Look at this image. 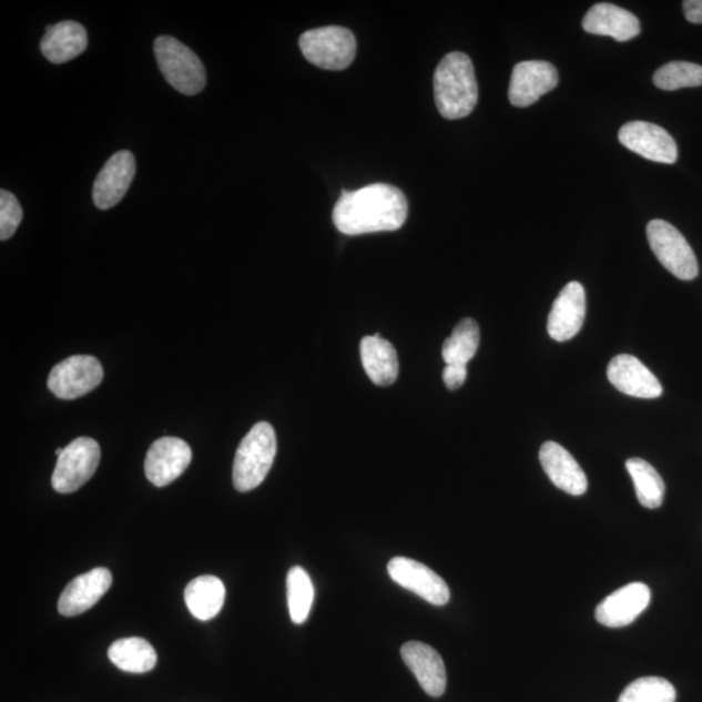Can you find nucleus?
Masks as SVG:
<instances>
[{
	"label": "nucleus",
	"mask_w": 702,
	"mask_h": 702,
	"mask_svg": "<svg viewBox=\"0 0 702 702\" xmlns=\"http://www.w3.org/2000/svg\"><path fill=\"white\" fill-rule=\"evenodd\" d=\"M360 357L369 379L379 387H388L397 380L399 373L397 352L395 346L379 334L362 339Z\"/></svg>",
	"instance_id": "obj_22"
},
{
	"label": "nucleus",
	"mask_w": 702,
	"mask_h": 702,
	"mask_svg": "<svg viewBox=\"0 0 702 702\" xmlns=\"http://www.w3.org/2000/svg\"><path fill=\"white\" fill-rule=\"evenodd\" d=\"M407 200L399 189L373 184L354 192L343 191L334 210L336 228L347 236L401 228L407 217Z\"/></svg>",
	"instance_id": "obj_1"
},
{
	"label": "nucleus",
	"mask_w": 702,
	"mask_h": 702,
	"mask_svg": "<svg viewBox=\"0 0 702 702\" xmlns=\"http://www.w3.org/2000/svg\"><path fill=\"white\" fill-rule=\"evenodd\" d=\"M480 344L478 323L471 318L460 321L442 346V358L447 365H467L477 356Z\"/></svg>",
	"instance_id": "obj_26"
},
{
	"label": "nucleus",
	"mask_w": 702,
	"mask_h": 702,
	"mask_svg": "<svg viewBox=\"0 0 702 702\" xmlns=\"http://www.w3.org/2000/svg\"><path fill=\"white\" fill-rule=\"evenodd\" d=\"M191 447L179 437L165 436L151 445L145 459V474L151 485L167 487L191 465Z\"/></svg>",
	"instance_id": "obj_10"
},
{
	"label": "nucleus",
	"mask_w": 702,
	"mask_h": 702,
	"mask_svg": "<svg viewBox=\"0 0 702 702\" xmlns=\"http://www.w3.org/2000/svg\"><path fill=\"white\" fill-rule=\"evenodd\" d=\"M586 292L583 285L571 282L555 301L548 318V334L555 342L563 343L576 337L586 318Z\"/></svg>",
	"instance_id": "obj_14"
},
{
	"label": "nucleus",
	"mask_w": 702,
	"mask_h": 702,
	"mask_svg": "<svg viewBox=\"0 0 702 702\" xmlns=\"http://www.w3.org/2000/svg\"><path fill=\"white\" fill-rule=\"evenodd\" d=\"M401 655L421 689L431 698L442 696L447 690V669L439 652L420 641H409L401 648Z\"/></svg>",
	"instance_id": "obj_18"
},
{
	"label": "nucleus",
	"mask_w": 702,
	"mask_h": 702,
	"mask_svg": "<svg viewBox=\"0 0 702 702\" xmlns=\"http://www.w3.org/2000/svg\"><path fill=\"white\" fill-rule=\"evenodd\" d=\"M654 85L661 90H679L702 85V67L690 62H670L654 73Z\"/></svg>",
	"instance_id": "obj_29"
},
{
	"label": "nucleus",
	"mask_w": 702,
	"mask_h": 702,
	"mask_svg": "<svg viewBox=\"0 0 702 702\" xmlns=\"http://www.w3.org/2000/svg\"><path fill=\"white\" fill-rule=\"evenodd\" d=\"M442 379L448 389H459L467 379V365H447L442 373Z\"/></svg>",
	"instance_id": "obj_31"
},
{
	"label": "nucleus",
	"mask_w": 702,
	"mask_h": 702,
	"mask_svg": "<svg viewBox=\"0 0 702 702\" xmlns=\"http://www.w3.org/2000/svg\"><path fill=\"white\" fill-rule=\"evenodd\" d=\"M22 208L17 197L10 192H0V238L9 240L18 231L22 221Z\"/></svg>",
	"instance_id": "obj_30"
},
{
	"label": "nucleus",
	"mask_w": 702,
	"mask_h": 702,
	"mask_svg": "<svg viewBox=\"0 0 702 702\" xmlns=\"http://www.w3.org/2000/svg\"><path fill=\"white\" fill-rule=\"evenodd\" d=\"M618 139L624 147L648 161L674 164L678 160V146L673 135L660 125L631 122L621 128Z\"/></svg>",
	"instance_id": "obj_12"
},
{
	"label": "nucleus",
	"mask_w": 702,
	"mask_h": 702,
	"mask_svg": "<svg viewBox=\"0 0 702 702\" xmlns=\"http://www.w3.org/2000/svg\"><path fill=\"white\" fill-rule=\"evenodd\" d=\"M540 462L557 488L571 496L587 492L588 480L583 470L568 450L555 441L542 444Z\"/></svg>",
	"instance_id": "obj_19"
},
{
	"label": "nucleus",
	"mask_w": 702,
	"mask_h": 702,
	"mask_svg": "<svg viewBox=\"0 0 702 702\" xmlns=\"http://www.w3.org/2000/svg\"><path fill=\"white\" fill-rule=\"evenodd\" d=\"M560 75L557 68L543 60L520 62L512 70L509 100L516 108H528L540 100L543 94L552 92L558 85Z\"/></svg>",
	"instance_id": "obj_11"
},
{
	"label": "nucleus",
	"mask_w": 702,
	"mask_h": 702,
	"mask_svg": "<svg viewBox=\"0 0 702 702\" xmlns=\"http://www.w3.org/2000/svg\"><path fill=\"white\" fill-rule=\"evenodd\" d=\"M184 598L193 617L207 622L221 613L225 601V587L221 579L203 576L193 579L186 586Z\"/></svg>",
	"instance_id": "obj_23"
},
{
	"label": "nucleus",
	"mask_w": 702,
	"mask_h": 702,
	"mask_svg": "<svg viewBox=\"0 0 702 702\" xmlns=\"http://www.w3.org/2000/svg\"><path fill=\"white\" fill-rule=\"evenodd\" d=\"M277 451L274 427L260 421L241 441L233 462V485L238 492H251L266 479Z\"/></svg>",
	"instance_id": "obj_3"
},
{
	"label": "nucleus",
	"mask_w": 702,
	"mask_h": 702,
	"mask_svg": "<svg viewBox=\"0 0 702 702\" xmlns=\"http://www.w3.org/2000/svg\"><path fill=\"white\" fill-rule=\"evenodd\" d=\"M101 462L100 444L90 437H79L68 444L58 457L51 485L58 494H73L93 478Z\"/></svg>",
	"instance_id": "obj_7"
},
{
	"label": "nucleus",
	"mask_w": 702,
	"mask_h": 702,
	"mask_svg": "<svg viewBox=\"0 0 702 702\" xmlns=\"http://www.w3.org/2000/svg\"><path fill=\"white\" fill-rule=\"evenodd\" d=\"M135 176V160L131 151L113 154L96 176L93 201L100 210H110L124 199Z\"/></svg>",
	"instance_id": "obj_13"
},
{
	"label": "nucleus",
	"mask_w": 702,
	"mask_h": 702,
	"mask_svg": "<svg viewBox=\"0 0 702 702\" xmlns=\"http://www.w3.org/2000/svg\"><path fill=\"white\" fill-rule=\"evenodd\" d=\"M648 243L663 267L681 281L690 282L699 275V263L692 247L674 225L665 221L649 222Z\"/></svg>",
	"instance_id": "obj_6"
},
{
	"label": "nucleus",
	"mask_w": 702,
	"mask_h": 702,
	"mask_svg": "<svg viewBox=\"0 0 702 702\" xmlns=\"http://www.w3.org/2000/svg\"><path fill=\"white\" fill-rule=\"evenodd\" d=\"M683 11L692 24H702V0H685Z\"/></svg>",
	"instance_id": "obj_32"
},
{
	"label": "nucleus",
	"mask_w": 702,
	"mask_h": 702,
	"mask_svg": "<svg viewBox=\"0 0 702 702\" xmlns=\"http://www.w3.org/2000/svg\"><path fill=\"white\" fill-rule=\"evenodd\" d=\"M112 586L110 570L98 568L71 581L64 588L58 602L59 613L75 617L85 613L100 601Z\"/></svg>",
	"instance_id": "obj_17"
},
{
	"label": "nucleus",
	"mask_w": 702,
	"mask_h": 702,
	"mask_svg": "<svg viewBox=\"0 0 702 702\" xmlns=\"http://www.w3.org/2000/svg\"><path fill=\"white\" fill-rule=\"evenodd\" d=\"M102 380L100 360L92 356H73L51 369L48 387L58 398L71 401L90 394Z\"/></svg>",
	"instance_id": "obj_8"
},
{
	"label": "nucleus",
	"mask_w": 702,
	"mask_h": 702,
	"mask_svg": "<svg viewBox=\"0 0 702 702\" xmlns=\"http://www.w3.org/2000/svg\"><path fill=\"white\" fill-rule=\"evenodd\" d=\"M288 590V607L293 623L306 622L314 602V586L307 571L301 566H294L286 577Z\"/></svg>",
	"instance_id": "obj_27"
},
{
	"label": "nucleus",
	"mask_w": 702,
	"mask_h": 702,
	"mask_svg": "<svg viewBox=\"0 0 702 702\" xmlns=\"http://www.w3.org/2000/svg\"><path fill=\"white\" fill-rule=\"evenodd\" d=\"M608 379L622 394L637 398H659L662 385L641 362L629 354H621L610 360Z\"/></svg>",
	"instance_id": "obj_16"
},
{
	"label": "nucleus",
	"mask_w": 702,
	"mask_h": 702,
	"mask_svg": "<svg viewBox=\"0 0 702 702\" xmlns=\"http://www.w3.org/2000/svg\"><path fill=\"white\" fill-rule=\"evenodd\" d=\"M674 685L660 676L640 678L628 685L618 702H675Z\"/></svg>",
	"instance_id": "obj_28"
},
{
	"label": "nucleus",
	"mask_w": 702,
	"mask_h": 702,
	"mask_svg": "<svg viewBox=\"0 0 702 702\" xmlns=\"http://www.w3.org/2000/svg\"><path fill=\"white\" fill-rule=\"evenodd\" d=\"M299 48L307 62L327 71H343L357 54L356 37L343 27L308 30L299 38Z\"/></svg>",
	"instance_id": "obj_5"
},
{
	"label": "nucleus",
	"mask_w": 702,
	"mask_h": 702,
	"mask_svg": "<svg viewBox=\"0 0 702 702\" xmlns=\"http://www.w3.org/2000/svg\"><path fill=\"white\" fill-rule=\"evenodd\" d=\"M388 573L398 586L418 594L433 606H447L450 591L445 580L437 573L411 558L396 557L388 563Z\"/></svg>",
	"instance_id": "obj_9"
},
{
	"label": "nucleus",
	"mask_w": 702,
	"mask_h": 702,
	"mask_svg": "<svg viewBox=\"0 0 702 702\" xmlns=\"http://www.w3.org/2000/svg\"><path fill=\"white\" fill-rule=\"evenodd\" d=\"M651 598V590L644 583H631L619 588L596 609V619L610 629L624 628L643 613Z\"/></svg>",
	"instance_id": "obj_15"
},
{
	"label": "nucleus",
	"mask_w": 702,
	"mask_h": 702,
	"mask_svg": "<svg viewBox=\"0 0 702 702\" xmlns=\"http://www.w3.org/2000/svg\"><path fill=\"white\" fill-rule=\"evenodd\" d=\"M63 451H64V448H59V449H57V450H55V455H57L58 457H60V456H62V452H63Z\"/></svg>",
	"instance_id": "obj_33"
},
{
	"label": "nucleus",
	"mask_w": 702,
	"mask_h": 702,
	"mask_svg": "<svg viewBox=\"0 0 702 702\" xmlns=\"http://www.w3.org/2000/svg\"><path fill=\"white\" fill-rule=\"evenodd\" d=\"M434 88L437 109L445 119H464L477 108L478 82L471 59L464 52L442 58L436 68Z\"/></svg>",
	"instance_id": "obj_2"
},
{
	"label": "nucleus",
	"mask_w": 702,
	"mask_h": 702,
	"mask_svg": "<svg viewBox=\"0 0 702 702\" xmlns=\"http://www.w3.org/2000/svg\"><path fill=\"white\" fill-rule=\"evenodd\" d=\"M583 29L587 33L608 35L618 42H628L641 32L635 14L610 3L593 6L583 19Z\"/></svg>",
	"instance_id": "obj_20"
},
{
	"label": "nucleus",
	"mask_w": 702,
	"mask_h": 702,
	"mask_svg": "<svg viewBox=\"0 0 702 702\" xmlns=\"http://www.w3.org/2000/svg\"><path fill=\"white\" fill-rule=\"evenodd\" d=\"M109 659L125 673L145 674L156 665V652L147 640L126 638L116 640L109 649Z\"/></svg>",
	"instance_id": "obj_24"
},
{
	"label": "nucleus",
	"mask_w": 702,
	"mask_h": 702,
	"mask_svg": "<svg viewBox=\"0 0 702 702\" xmlns=\"http://www.w3.org/2000/svg\"><path fill=\"white\" fill-rule=\"evenodd\" d=\"M87 29L75 21H62L47 29L41 51L49 62L63 64L78 58L88 48Z\"/></svg>",
	"instance_id": "obj_21"
},
{
	"label": "nucleus",
	"mask_w": 702,
	"mask_h": 702,
	"mask_svg": "<svg viewBox=\"0 0 702 702\" xmlns=\"http://www.w3.org/2000/svg\"><path fill=\"white\" fill-rule=\"evenodd\" d=\"M625 468L635 485L638 500L647 509H657L665 498V482L652 465L641 458H630Z\"/></svg>",
	"instance_id": "obj_25"
},
{
	"label": "nucleus",
	"mask_w": 702,
	"mask_h": 702,
	"mask_svg": "<svg viewBox=\"0 0 702 702\" xmlns=\"http://www.w3.org/2000/svg\"><path fill=\"white\" fill-rule=\"evenodd\" d=\"M154 54L165 80L177 92L197 95L206 88V70L201 59L176 38L157 37Z\"/></svg>",
	"instance_id": "obj_4"
}]
</instances>
